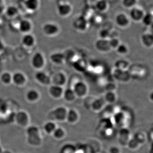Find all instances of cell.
Listing matches in <instances>:
<instances>
[{
	"label": "cell",
	"instance_id": "6da1fadb",
	"mask_svg": "<svg viewBox=\"0 0 153 153\" xmlns=\"http://www.w3.org/2000/svg\"><path fill=\"white\" fill-rule=\"evenodd\" d=\"M28 143L33 146H40L42 143V139L40 131L37 127H29L27 131Z\"/></svg>",
	"mask_w": 153,
	"mask_h": 153
},
{
	"label": "cell",
	"instance_id": "7a4b0ae2",
	"mask_svg": "<svg viewBox=\"0 0 153 153\" xmlns=\"http://www.w3.org/2000/svg\"><path fill=\"white\" fill-rule=\"evenodd\" d=\"M72 89L74 90L76 97L82 98L87 95L88 91V85L84 81L79 80L74 83Z\"/></svg>",
	"mask_w": 153,
	"mask_h": 153
},
{
	"label": "cell",
	"instance_id": "3957f363",
	"mask_svg": "<svg viewBox=\"0 0 153 153\" xmlns=\"http://www.w3.org/2000/svg\"><path fill=\"white\" fill-rule=\"evenodd\" d=\"M68 109L64 106H58L51 113V117L58 122L66 121Z\"/></svg>",
	"mask_w": 153,
	"mask_h": 153
},
{
	"label": "cell",
	"instance_id": "277c9868",
	"mask_svg": "<svg viewBox=\"0 0 153 153\" xmlns=\"http://www.w3.org/2000/svg\"><path fill=\"white\" fill-rule=\"evenodd\" d=\"M31 63L34 68L37 70H41L44 67L45 64V59L44 55L41 52H36L32 56Z\"/></svg>",
	"mask_w": 153,
	"mask_h": 153
},
{
	"label": "cell",
	"instance_id": "5b68a950",
	"mask_svg": "<svg viewBox=\"0 0 153 153\" xmlns=\"http://www.w3.org/2000/svg\"><path fill=\"white\" fill-rule=\"evenodd\" d=\"M43 33L48 36H54L57 35L60 31L58 25L52 22H48L44 24L42 27Z\"/></svg>",
	"mask_w": 153,
	"mask_h": 153
},
{
	"label": "cell",
	"instance_id": "8992f818",
	"mask_svg": "<svg viewBox=\"0 0 153 153\" xmlns=\"http://www.w3.org/2000/svg\"><path fill=\"white\" fill-rule=\"evenodd\" d=\"M88 21L86 17L79 16L76 17L73 22V26L74 29L79 31H85L88 27Z\"/></svg>",
	"mask_w": 153,
	"mask_h": 153
},
{
	"label": "cell",
	"instance_id": "52a82bcc",
	"mask_svg": "<svg viewBox=\"0 0 153 153\" xmlns=\"http://www.w3.org/2000/svg\"><path fill=\"white\" fill-rule=\"evenodd\" d=\"M145 14V11L142 8L135 6L130 10V19L135 22H141Z\"/></svg>",
	"mask_w": 153,
	"mask_h": 153
},
{
	"label": "cell",
	"instance_id": "ba28073f",
	"mask_svg": "<svg viewBox=\"0 0 153 153\" xmlns=\"http://www.w3.org/2000/svg\"><path fill=\"white\" fill-rule=\"evenodd\" d=\"M16 121L17 124L22 127H26L29 125L30 118L27 113L26 111H19L16 115Z\"/></svg>",
	"mask_w": 153,
	"mask_h": 153
},
{
	"label": "cell",
	"instance_id": "9c48e42d",
	"mask_svg": "<svg viewBox=\"0 0 153 153\" xmlns=\"http://www.w3.org/2000/svg\"><path fill=\"white\" fill-rule=\"evenodd\" d=\"M57 8L58 15L63 18L68 16L72 13V6L68 2H62L58 4Z\"/></svg>",
	"mask_w": 153,
	"mask_h": 153
},
{
	"label": "cell",
	"instance_id": "30bf717a",
	"mask_svg": "<svg viewBox=\"0 0 153 153\" xmlns=\"http://www.w3.org/2000/svg\"><path fill=\"white\" fill-rule=\"evenodd\" d=\"M115 22L119 27L126 28L129 25L130 19L128 16L125 13H120L116 16Z\"/></svg>",
	"mask_w": 153,
	"mask_h": 153
},
{
	"label": "cell",
	"instance_id": "8fae6325",
	"mask_svg": "<svg viewBox=\"0 0 153 153\" xmlns=\"http://www.w3.org/2000/svg\"><path fill=\"white\" fill-rule=\"evenodd\" d=\"M35 78L36 81L42 85H49L52 82L51 77L44 71H37L35 74Z\"/></svg>",
	"mask_w": 153,
	"mask_h": 153
},
{
	"label": "cell",
	"instance_id": "7c38bea8",
	"mask_svg": "<svg viewBox=\"0 0 153 153\" xmlns=\"http://www.w3.org/2000/svg\"><path fill=\"white\" fill-rule=\"evenodd\" d=\"M67 81V77L65 73L62 71H58L53 75L51 78V82L52 84L62 86L66 84Z\"/></svg>",
	"mask_w": 153,
	"mask_h": 153
},
{
	"label": "cell",
	"instance_id": "4fadbf2b",
	"mask_svg": "<svg viewBox=\"0 0 153 153\" xmlns=\"http://www.w3.org/2000/svg\"><path fill=\"white\" fill-rule=\"evenodd\" d=\"M63 87L59 85L52 84L49 88V93L50 96L55 99H59L63 97Z\"/></svg>",
	"mask_w": 153,
	"mask_h": 153
},
{
	"label": "cell",
	"instance_id": "5bb4252c",
	"mask_svg": "<svg viewBox=\"0 0 153 153\" xmlns=\"http://www.w3.org/2000/svg\"><path fill=\"white\" fill-rule=\"evenodd\" d=\"M27 81L26 75L21 71H16L12 74V82L17 86H23Z\"/></svg>",
	"mask_w": 153,
	"mask_h": 153
},
{
	"label": "cell",
	"instance_id": "9a60e30c",
	"mask_svg": "<svg viewBox=\"0 0 153 153\" xmlns=\"http://www.w3.org/2000/svg\"><path fill=\"white\" fill-rule=\"evenodd\" d=\"M95 47L98 51L102 52H109L111 49L108 39L100 38L96 41Z\"/></svg>",
	"mask_w": 153,
	"mask_h": 153
},
{
	"label": "cell",
	"instance_id": "2e32d148",
	"mask_svg": "<svg viewBox=\"0 0 153 153\" xmlns=\"http://www.w3.org/2000/svg\"><path fill=\"white\" fill-rule=\"evenodd\" d=\"M33 28V25L30 20L24 19L21 20L19 24V28L20 32L24 34L30 33Z\"/></svg>",
	"mask_w": 153,
	"mask_h": 153
},
{
	"label": "cell",
	"instance_id": "e0dca14e",
	"mask_svg": "<svg viewBox=\"0 0 153 153\" xmlns=\"http://www.w3.org/2000/svg\"><path fill=\"white\" fill-rule=\"evenodd\" d=\"M105 101L103 98L95 99L91 102V107L94 111L97 112L103 109L105 105Z\"/></svg>",
	"mask_w": 153,
	"mask_h": 153
},
{
	"label": "cell",
	"instance_id": "ac0fdd59",
	"mask_svg": "<svg viewBox=\"0 0 153 153\" xmlns=\"http://www.w3.org/2000/svg\"><path fill=\"white\" fill-rule=\"evenodd\" d=\"M26 99L30 102H36L40 98V94L36 89H31L27 91L26 94Z\"/></svg>",
	"mask_w": 153,
	"mask_h": 153
},
{
	"label": "cell",
	"instance_id": "d6986e66",
	"mask_svg": "<svg viewBox=\"0 0 153 153\" xmlns=\"http://www.w3.org/2000/svg\"><path fill=\"white\" fill-rule=\"evenodd\" d=\"M24 4L27 10L35 12L40 7V1L39 0H27Z\"/></svg>",
	"mask_w": 153,
	"mask_h": 153
},
{
	"label": "cell",
	"instance_id": "ffe728a7",
	"mask_svg": "<svg viewBox=\"0 0 153 153\" xmlns=\"http://www.w3.org/2000/svg\"><path fill=\"white\" fill-rule=\"evenodd\" d=\"M50 59L52 63L57 65H61L65 61L63 53L60 52L52 53L50 55Z\"/></svg>",
	"mask_w": 153,
	"mask_h": 153
},
{
	"label": "cell",
	"instance_id": "44dd1931",
	"mask_svg": "<svg viewBox=\"0 0 153 153\" xmlns=\"http://www.w3.org/2000/svg\"><path fill=\"white\" fill-rule=\"evenodd\" d=\"M22 42L23 45L25 47L30 48L35 45L36 39L33 35L28 33L25 34L22 37Z\"/></svg>",
	"mask_w": 153,
	"mask_h": 153
},
{
	"label": "cell",
	"instance_id": "7402d4cb",
	"mask_svg": "<svg viewBox=\"0 0 153 153\" xmlns=\"http://www.w3.org/2000/svg\"><path fill=\"white\" fill-rule=\"evenodd\" d=\"M79 118V115L78 112L74 109H68L66 116V121L68 123L71 124L75 123L78 121Z\"/></svg>",
	"mask_w": 153,
	"mask_h": 153
},
{
	"label": "cell",
	"instance_id": "603a6c76",
	"mask_svg": "<svg viewBox=\"0 0 153 153\" xmlns=\"http://www.w3.org/2000/svg\"><path fill=\"white\" fill-rule=\"evenodd\" d=\"M63 97L67 102H71L74 101L76 97L72 88L68 87L64 89Z\"/></svg>",
	"mask_w": 153,
	"mask_h": 153
},
{
	"label": "cell",
	"instance_id": "cb8c5ba5",
	"mask_svg": "<svg viewBox=\"0 0 153 153\" xmlns=\"http://www.w3.org/2000/svg\"><path fill=\"white\" fill-rule=\"evenodd\" d=\"M141 41L143 45L147 48H150L153 45V36L152 34L146 33L141 36Z\"/></svg>",
	"mask_w": 153,
	"mask_h": 153
},
{
	"label": "cell",
	"instance_id": "d4e9b609",
	"mask_svg": "<svg viewBox=\"0 0 153 153\" xmlns=\"http://www.w3.org/2000/svg\"><path fill=\"white\" fill-rule=\"evenodd\" d=\"M114 76L116 79L121 81H126L130 79V74L127 70L115 69Z\"/></svg>",
	"mask_w": 153,
	"mask_h": 153
},
{
	"label": "cell",
	"instance_id": "484cf974",
	"mask_svg": "<svg viewBox=\"0 0 153 153\" xmlns=\"http://www.w3.org/2000/svg\"><path fill=\"white\" fill-rule=\"evenodd\" d=\"M109 4L106 0H97L95 4V9L100 13H104L107 10Z\"/></svg>",
	"mask_w": 153,
	"mask_h": 153
},
{
	"label": "cell",
	"instance_id": "4316f807",
	"mask_svg": "<svg viewBox=\"0 0 153 153\" xmlns=\"http://www.w3.org/2000/svg\"><path fill=\"white\" fill-rule=\"evenodd\" d=\"M119 134V140L120 141V142H123V143L127 144L128 141L130 139V133L128 129L122 128L120 130Z\"/></svg>",
	"mask_w": 153,
	"mask_h": 153
},
{
	"label": "cell",
	"instance_id": "83f0119b",
	"mask_svg": "<svg viewBox=\"0 0 153 153\" xmlns=\"http://www.w3.org/2000/svg\"><path fill=\"white\" fill-rule=\"evenodd\" d=\"M103 98L106 103L112 104L116 101L117 97L114 91H106Z\"/></svg>",
	"mask_w": 153,
	"mask_h": 153
},
{
	"label": "cell",
	"instance_id": "f1b7e54d",
	"mask_svg": "<svg viewBox=\"0 0 153 153\" xmlns=\"http://www.w3.org/2000/svg\"><path fill=\"white\" fill-rule=\"evenodd\" d=\"M0 81L4 85H10L12 82V74L8 71H4L0 75Z\"/></svg>",
	"mask_w": 153,
	"mask_h": 153
},
{
	"label": "cell",
	"instance_id": "f546056e",
	"mask_svg": "<svg viewBox=\"0 0 153 153\" xmlns=\"http://www.w3.org/2000/svg\"><path fill=\"white\" fill-rule=\"evenodd\" d=\"M56 124L53 121L48 122L44 126V130L48 134L52 135L57 128Z\"/></svg>",
	"mask_w": 153,
	"mask_h": 153
},
{
	"label": "cell",
	"instance_id": "4dcf8cb0",
	"mask_svg": "<svg viewBox=\"0 0 153 153\" xmlns=\"http://www.w3.org/2000/svg\"><path fill=\"white\" fill-rule=\"evenodd\" d=\"M5 13L10 18H14L18 15L19 10L16 6L11 5L7 7Z\"/></svg>",
	"mask_w": 153,
	"mask_h": 153
},
{
	"label": "cell",
	"instance_id": "1f68e13d",
	"mask_svg": "<svg viewBox=\"0 0 153 153\" xmlns=\"http://www.w3.org/2000/svg\"><path fill=\"white\" fill-rule=\"evenodd\" d=\"M52 135L55 139L61 140L65 137L66 136V131L65 129L62 128L57 127Z\"/></svg>",
	"mask_w": 153,
	"mask_h": 153
},
{
	"label": "cell",
	"instance_id": "d6a6232c",
	"mask_svg": "<svg viewBox=\"0 0 153 153\" xmlns=\"http://www.w3.org/2000/svg\"><path fill=\"white\" fill-rule=\"evenodd\" d=\"M76 147L74 145L67 143L64 145L60 149V153H76Z\"/></svg>",
	"mask_w": 153,
	"mask_h": 153
},
{
	"label": "cell",
	"instance_id": "836d02e7",
	"mask_svg": "<svg viewBox=\"0 0 153 153\" xmlns=\"http://www.w3.org/2000/svg\"><path fill=\"white\" fill-rule=\"evenodd\" d=\"M141 22L146 27H150L151 25H152L153 22L152 13H145Z\"/></svg>",
	"mask_w": 153,
	"mask_h": 153
},
{
	"label": "cell",
	"instance_id": "e575fe53",
	"mask_svg": "<svg viewBox=\"0 0 153 153\" xmlns=\"http://www.w3.org/2000/svg\"><path fill=\"white\" fill-rule=\"evenodd\" d=\"M128 63L127 61L124 60H119L116 61L114 66L115 69L120 70H127L128 66Z\"/></svg>",
	"mask_w": 153,
	"mask_h": 153
},
{
	"label": "cell",
	"instance_id": "d590c367",
	"mask_svg": "<svg viewBox=\"0 0 153 153\" xmlns=\"http://www.w3.org/2000/svg\"><path fill=\"white\" fill-rule=\"evenodd\" d=\"M138 0H122V4L124 7L131 9L137 6Z\"/></svg>",
	"mask_w": 153,
	"mask_h": 153
},
{
	"label": "cell",
	"instance_id": "8d00e7d4",
	"mask_svg": "<svg viewBox=\"0 0 153 153\" xmlns=\"http://www.w3.org/2000/svg\"><path fill=\"white\" fill-rule=\"evenodd\" d=\"M118 54L120 55H124L126 54L128 51V47L126 45V44H121L119 45L115 49Z\"/></svg>",
	"mask_w": 153,
	"mask_h": 153
},
{
	"label": "cell",
	"instance_id": "74e56055",
	"mask_svg": "<svg viewBox=\"0 0 153 153\" xmlns=\"http://www.w3.org/2000/svg\"><path fill=\"white\" fill-rule=\"evenodd\" d=\"M127 145L128 146V148L131 150L136 149L137 148L139 147L140 145L139 143L134 138V137L132 138H130Z\"/></svg>",
	"mask_w": 153,
	"mask_h": 153
},
{
	"label": "cell",
	"instance_id": "f35d334b",
	"mask_svg": "<svg viewBox=\"0 0 153 153\" xmlns=\"http://www.w3.org/2000/svg\"><path fill=\"white\" fill-rule=\"evenodd\" d=\"M110 31L108 29H102L99 33V37L101 39H108L110 36Z\"/></svg>",
	"mask_w": 153,
	"mask_h": 153
},
{
	"label": "cell",
	"instance_id": "ab89813d",
	"mask_svg": "<svg viewBox=\"0 0 153 153\" xmlns=\"http://www.w3.org/2000/svg\"><path fill=\"white\" fill-rule=\"evenodd\" d=\"M108 40H109L110 46L111 49H115L117 47L119 46V45L120 44V40L117 37L109 38Z\"/></svg>",
	"mask_w": 153,
	"mask_h": 153
},
{
	"label": "cell",
	"instance_id": "60d3db41",
	"mask_svg": "<svg viewBox=\"0 0 153 153\" xmlns=\"http://www.w3.org/2000/svg\"><path fill=\"white\" fill-rule=\"evenodd\" d=\"M134 138L139 143L140 145L143 143L145 140H146V137L143 134L140 132L136 134Z\"/></svg>",
	"mask_w": 153,
	"mask_h": 153
},
{
	"label": "cell",
	"instance_id": "b9f144b4",
	"mask_svg": "<svg viewBox=\"0 0 153 153\" xmlns=\"http://www.w3.org/2000/svg\"><path fill=\"white\" fill-rule=\"evenodd\" d=\"M63 53L64 57H65V61L71 60V59H73L75 55V53L72 50H68Z\"/></svg>",
	"mask_w": 153,
	"mask_h": 153
},
{
	"label": "cell",
	"instance_id": "7bdbcfd3",
	"mask_svg": "<svg viewBox=\"0 0 153 153\" xmlns=\"http://www.w3.org/2000/svg\"><path fill=\"white\" fill-rule=\"evenodd\" d=\"M109 153H121L120 149L117 146H112L110 148Z\"/></svg>",
	"mask_w": 153,
	"mask_h": 153
},
{
	"label": "cell",
	"instance_id": "ee69618b",
	"mask_svg": "<svg viewBox=\"0 0 153 153\" xmlns=\"http://www.w3.org/2000/svg\"><path fill=\"white\" fill-rule=\"evenodd\" d=\"M7 7L4 0H0V13L5 12Z\"/></svg>",
	"mask_w": 153,
	"mask_h": 153
},
{
	"label": "cell",
	"instance_id": "f6af8a7d",
	"mask_svg": "<svg viewBox=\"0 0 153 153\" xmlns=\"http://www.w3.org/2000/svg\"><path fill=\"white\" fill-rule=\"evenodd\" d=\"M116 86L113 83H109L106 85L105 88L106 91H114Z\"/></svg>",
	"mask_w": 153,
	"mask_h": 153
},
{
	"label": "cell",
	"instance_id": "bcb514c9",
	"mask_svg": "<svg viewBox=\"0 0 153 153\" xmlns=\"http://www.w3.org/2000/svg\"><path fill=\"white\" fill-rule=\"evenodd\" d=\"M3 44L1 39H0V50H1L3 48Z\"/></svg>",
	"mask_w": 153,
	"mask_h": 153
},
{
	"label": "cell",
	"instance_id": "7dc6e473",
	"mask_svg": "<svg viewBox=\"0 0 153 153\" xmlns=\"http://www.w3.org/2000/svg\"><path fill=\"white\" fill-rule=\"evenodd\" d=\"M1 153H12L11 152H10V151L8 150H6L2 151Z\"/></svg>",
	"mask_w": 153,
	"mask_h": 153
},
{
	"label": "cell",
	"instance_id": "c3c4849f",
	"mask_svg": "<svg viewBox=\"0 0 153 153\" xmlns=\"http://www.w3.org/2000/svg\"><path fill=\"white\" fill-rule=\"evenodd\" d=\"M26 1H27V0H22V2H23L24 3H25Z\"/></svg>",
	"mask_w": 153,
	"mask_h": 153
}]
</instances>
